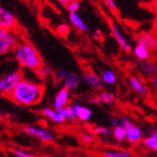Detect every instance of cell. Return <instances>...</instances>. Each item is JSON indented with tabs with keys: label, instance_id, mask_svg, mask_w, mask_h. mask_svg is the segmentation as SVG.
<instances>
[{
	"label": "cell",
	"instance_id": "1",
	"mask_svg": "<svg viewBox=\"0 0 157 157\" xmlns=\"http://www.w3.org/2000/svg\"><path fill=\"white\" fill-rule=\"evenodd\" d=\"M44 85L35 81L22 79L8 95L15 103L21 106L37 105L43 99Z\"/></svg>",
	"mask_w": 157,
	"mask_h": 157
},
{
	"label": "cell",
	"instance_id": "2",
	"mask_svg": "<svg viewBox=\"0 0 157 157\" xmlns=\"http://www.w3.org/2000/svg\"><path fill=\"white\" fill-rule=\"evenodd\" d=\"M13 55L17 64L26 70L36 71L43 66V61L36 47L28 42L17 44L13 49Z\"/></svg>",
	"mask_w": 157,
	"mask_h": 157
},
{
	"label": "cell",
	"instance_id": "3",
	"mask_svg": "<svg viewBox=\"0 0 157 157\" xmlns=\"http://www.w3.org/2000/svg\"><path fill=\"white\" fill-rule=\"evenodd\" d=\"M22 79L23 75L21 71H13L0 77V87H1L2 94L8 97Z\"/></svg>",
	"mask_w": 157,
	"mask_h": 157
},
{
	"label": "cell",
	"instance_id": "4",
	"mask_svg": "<svg viewBox=\"0 0 157 157\" xmlns=\"http://www.w3.org/2000/svg\"><path fill=\"white\" fill-rule=\"evenodd\" d=\"M17 44V38L15 32L0 28V56L13 50Z\"/></svg>",
	"mask_w": 157,
	"mask_h": 157
},
{
	"label": "cell",
	"instance_id": "5",
	"mask_svg": "<svg viewBox=\"0 0 157 157\" xmlns=\"http://www.w3.org/2000/svg\"><path fill=\"white\" fill-rule=\"evenodd\" d=\"M23 131L32 137H35L45 143H51L57 138L56 133H54L49 129L40 127L38 125H26L23 128Z\"/></svg>",
	"mask_w": 157,
	"mask_h": 157
},
{
	"label": "cell",
	"instance_id": "6",
	"mask_svg": "<svg viewBox=\"0 0 157 157\" xmlns=\"http://www.w3.org/2000/svg\"><path fill=\"white\" fill-rule=\"evenodd\" d=\"M110 29H111L112 36L114 37L116 42L119 44V45L121 47V48L126 52L130 51L132 49L131 43L129 42V40L125 37L124 32H122L121 29L120 28V26H118L115 22H111L110 23Z\"/></svg>",
	"mask_w": 157,
	"mask_h": 157
},
{
	"label": "cell",
	"instance_id": "7",
	"mask_svg": "<svg viewBox=\"0 0 157 157\" xmlns=\"http://www.w3.org/2000/svg\"><path fill=\"white\" fill-rule=\"evenodd\" d=\"M17 25V18L13 15V13L0 6V28L13 31Z\"/></svg>",
	"mask_w": 157,
	"mask_h": 157
},
{
	"label": "cell",
	"instance_id": "8",
	"mask_svg": "<svg viewBox=\"0 0 157 157\" xmlns=\"http://www.w3.org/2000/svg\"><path fill=\"white\" fill-rule=\"evenodd\" d=\"M82 81L94 90H102L104 88V83L100 75L93 71L84 72L83 75H82Z\"/></svg>",
	"mask_w": 157,
	"mask_h": 157
},
{
	"label": "cell",
	"instance_id": "9",
	"mask_svg": "<svg viewBox=\"0 0 157 157\" xmlns=\"http://www.w3.org/2000/svg\"><path fill=\"white\" fill-rule=\"evenodd\" d=\"M116 97L114 94L110 92H100L98 94L94 95V97L89 98V102L92 104H105V105H112L115 103Z\"/></svg>",
	"mask_w": 157,
	"mask_h": 157
},
{
	"label": "cell",
	"instance_id": "10",
	"mask_svg": "<svg viewBox=\"0 0 157 157\" xmlns=\"http://www.w3.org/2000/svg\"><path fill=\"white\" fill-rule=\"evenodd\" d=\"M70 98H71V92L67 89L66 88L60 89L53 99L52 102L53 108L54 109L65 108L66 106H67V103L70 101Z\"/></svg>",
	"mask_w": 157,
	"mask_h": 157
},
{
	"label": "cell",
	"instance_id": "11",
	"mask_svg": "<svg viewBox=\"0 0 157 157\" xmlns=\"http://www.w3.org/2000/svg\"><path fill=\"white\" fill-rule=\"evenodd\" d=\"M73 111L75 112L76 119L82 122H85L90 121L93 117V111L91 110V108H89L87 106L82 105L79 102H75L71 105Z\"/></svg>",
	"mask_w": 157,
	"mask_h": 157
},
{
	"label": "cell",
	"instance_id": "12",
	"mask_svg": "<svg viewBox=\"0 0 157 157\" xmlns=\"http://www.w3.org/2000/svg\"><path fill=\"white\" fill-rule=\"evenodd\" d=\"M143 137H144V132L137 124H133L126 130V141L129 144H137L143 139Z\"/></svg>",
	"mask_w": 157,
	"mask_h": 157
},
{
	"label": "cell",
	"instance_id": "13",
	"mask_svg": "<svg viewBox=\"0 0 157 157\" xmlns=\"http://www.w3.org/2000/svg\"><path fill=\"white\" fill-rule=\"evenodd\" d=\"M80 82H81V77L78 73L74 72V71H69L67 74L66 78L63 81L64 88L67 89L70 92L74 91L78 88Z\"/></svg>",
	"mask_w": 157,
	"mask_h": 157
},
{
	"label": "cell",
	"instance_id": "14",
	"mask_svg": "<svg viewBox=\"0 0 157 157\" xmlns=\"http://www.w3.org/2000/svg\"><path fill=\"white\" fill-rule=\"evenodd\" d=\"M40 113H42V115L44 116L45 118H47L53 122H55V124H64L66 121L65 118L59 113L57 109L50 108V107H44L40 110Z\"/></svg>",
	"mask_w": 157,
	"mask_h": 157
},
{
	"label": "cell",
	"instance_id": "15",
	"mask_svg": "<svg viewBox=\"0 0 157 157\" xmlns=\"http://www.w3.org/2000/svg\"><path fill=\"white\" fill-rule=\"evenodd\" d=\"M129 85L132 88V90L140 95H143V97H145V95H147L148 94V89L147 87L141 81V79L138 77V76H131L129 78Z\"/></svg>",
	"mask_w": 157,
	"mask_h": 157
},
{
	"label": "cell",
	"instance_id": "16",
	"mask_svg": "<svg viewBox=\"0 0 157 157\" xmlns=\"http://www.w3.org/2000/svg\"><path fill=\"white\" fill-rule=\"evenodd\" d=\"M138 69L140 71L145 74L146 76L153 77L157 74V66L149 61H139L138 62Z\"/></svg>",
	"mask_w": 157,
	"mask_h": 157
},
{
	"label": "cell",
	"instance_id": "17",
	"mask_svg": "<svg viewBox=\"0 0 157 157\" xmlns=\"http://www.w3.org/2000/svg\"><path fill=\"white\" fill-rule=\"evenodd\" d=\"M100 77H101L102 81H103L104 85L112 86V85H115L118 82L117 73H116L115 71L110 70V69H106L104 71H102Z\"/></svg>",
	"mask_w": 157,
	"mask_h": 157
},
{
	"label": "cell",
	"instance_id": "18",
	"mask_svg": "<svg viewBox=\"0 0 157 157\" xmlns=\"http://www.w3.org/2000/svg\"><path fill=\"white\" fill-rule=\"evenodd\" d=\"M70 22L77 28L81 32H87L88 31V25L85 23V21L81 18V17L78 15V13H70L69 16Z\"/></svg>",
	"mask_w": 157,
	"mask_h": 157
},
{
	"label": "cell",
	"instance_id": "19",
	"mask_svg": "<svg viewBox=\"0 0 157 157\" xmlns=\"http://www.w3.org/2000/svg\"><path fill=\"white\" fill-rule=\"evenodd\" d=\"M101 157H133V154L129 151H120V149L107 148L102 151Z\"/></svg>",
	"mask_w": 157,
	"mask_h": 157
},
{
	"label": "cell",
	"instance_id": "20",
	"mask_svg": "<svg viewBox=\"0 0 157 157\" xmlns=\"http://www.w3.org/2000/svg\"><path fill=\"white\" fill-rule=\"evenodd\" d=\"M133 54L135 55V57L139 59V61H146L149 58V49L147 47L142 46V45H137L133 48Z\"/></svg>",
	"mask_w": 157,
	"mask_h": 157
},
{
	"label": "cell",
	"instance_id": "21",
	"mask_svg": "<svg viewBox=\"0 0 157 157\" xmlns=\"http://www.w3.org/2000/svg\"><path fill=\"white\" fill-rule=\"evenodd\" d=\"M92 133L94 135H98L103 138H111L113 136V131L110 127L103 126V125H98L94 126L92 129Z\"/></svg>",
	"mask_w": 157,
	"mask_h": 157
},
{
	"label": "cell",
	"instance_id": "22",
	"mask_svg": "<svg viewBox=\"0 0 157 157\" xmlns=\"http://www.w3.org/2000/svg\"><path fill=\"white\" fill-rule=\"evenodd\" d=\"M143 144L149 151L157 152V132L145 137L143 140Z\"/></svg>",
	"mask_w": 157,
	"mask_h": 157
},
{
	"label": "cell",
	"instance_id": "23",
	"mask_svg": "<svg viewBox=\"0 0 157 157\" xmlns=\"http://www.w3.org/2000/svg\"><path fill=\"white\" fill-rule=\"evenodd\" d=\"M113 131V138L118 143H122L126 140V129L122 126L119 125L112 129Z\"/></svg>",
	"mask_w": 157,
	"mask_h": 157
},
{
	"label": "cell",
	"instance_id": "24",
	"mask_svg": "<svg viewBox=\"0 0 157 157\" xmlns=\"http://www.w3.org/2000/svg\"><path fill=\"white\" fill-rule=\"evenodd\" d=\"M141 36L143 37V39H144L145 43L147 46L148 49H153L156 47V40L154 39V37L151 35V33L148 32H144L141 34Z\"/></svg>",
	"mask_w": 157,
	"mask_h": 157
},
{
	"label": "cell",
	"instance_id": "25",
	"mask_svg": "<svg viewBox=\"0 0 157 157\" xmlns=\"http://www.w3.org/2000/svg\"><path fill=\"white\" fill-rule=\"evenodd\" d=\"M36 73H37V75L40 78V79H46V78H48L51 74L53 73L52 71L49 69L48 67H46V66H42L40 67V69H38L36 71Z\"/></svg>",
	"mask_w": 157,
	"mask_h": 157
},
{
	"label": "cell",
	"instance_id": "26",
	"mask_svg": "<svg viewBox=\"0 0 157 157\" xmlns=\"http://www.w3.org/2000/svg\"><path fill=\"white\" fill-rule=\"evenodd\" d=\"M94 137L92 132H84L80 136V141L83 145H91L94 142Z\"/></svg>",
	"mask_w": 157,
	"mask_h": 157
},
{
	"label": "cell",
	"instance_id": "27",
	"mask_svg": "<svg viewBox=\"0 0 157 157\" xmlns=\"http://www.w3.org/2000/svg\"><path fill=\"white\" fill-rule=\"evenodd\" d=\"M11 151L15 154L17 157H36L33 153L24 151V149L21 148H18V147H15V148H12Z\"/></svg>",
	"mask_w": 157,
	"mask_h": 157
},
{
	"label": "cell",
	"instance_id": "28",
	"mask_svg": "<svg viewBox=\"0 0 157 157\" xmlns=\"http://www.w3.org/2000/svg\"><path fill=\"white\" fill-rule=\"evenodd\" d=\"M65 114H66V121H73L76 120V115L75 112L73 111L71 105H67L65 107Z\"/></svg>",
	"mask_w": 157,
	"mask_h": 157
},
{
	"label": "cell",
	"instance_id": "29",
	"mask_svg": "<svg viewBox=\"0 0 157 157\" xmlns=\"http://www.w3.org/2000/svg\"><path fill=\"white\" fill-rule=\"evenodd\" d=\"M67 9L70 13H77L80 9V2L78 1V0H71V1L70 2V4L67 5Z\"/></svg>",
	"mask_w": 157,
	"mask_h": 157
},
{
	"label": "cell",
	"instance_id": "30",
	"mask_svg": "<svg viewBox=\"0 0 157 157\" xmlns=\"http://www.w3.org/2000/svg\"><path fill=\"white\" fill-rule=\"evenodd\" d=\"M119 120H120V125L122 126L124 128H125L126 130L129 127H131L133 125V122L131 121L130 119L127 117V116H121V118H119Z\"/></svg>",
	"mask_w": 157,
	"mask_h": 157
},
{
	"label": "cell",
	"instance_id": "31",
	"mask_svg": "<svg viewBox=\"0 0 157 157\" xmlns=\"http://www.w3.org/2000/svg\"><path fill=\"white\" fill-rule=\"evenodd\" d=\"M67 72H69V71H67L65 69H58V70L55 71V72H54V75H55L56 79L61 80V81H64V79L67 76Z\"/></svg>",
	"mask_w": 157,
	"mask_h": 157
},
{
	"label": "cell",
	"instance_id": "32",
	"mask_svg": "<svg viewBox=\"0 0 157 157\" xmlns=\"http://www.w3.org/2000/svg\"><path fill=\"white\" fill-rule=\"evenodd\" d=\"M57 32L61 36H66V35H67V33L70 32V28L67 24L63 23L57 27Z\"/></svg>",
	"mask_w": 157,
	"mask_h": 157
},
{
	"label": "cell",
	"instance_id": "33",
	"mask_svg": "<svg viewBox=\"0 0 157 157\" xmlns=\"http://www.w3.org/2000/svg\"><path fill=\"white\" fill-rule=\"evenodd\" d=\"M103 3L110 10H113V11L117 10V4H116L114 0H103Z\"/></svg>",
	"mask_w": 157,
	"mask_h": 157
},
{
	"label": "cell",
	"instance_id": "34",
	"mask_svg": "<svg viewBox=\"0 0 157 157\" xmlns=\"http://www.w3.org/2000/svg\"><path fill=\"white\" fill-rule=\"evenodd\" d=\"M91 35H92V38L93 39L98 40H101L102 37H103V35H102V32L99 29H94V30H93L92 33H91Z\"/></svg>",
	"mask_w": 157,
	"mask_h": 157
},
{
	"label": "cell",
	"instance_id": "35",
	"mask_svg": "<svg viewBox=\"0 0 157 157\" xmlns=\"http://www.w3.org/2000/svg\"><path fill=\"white\" fill-rule=\"evenodd\" d=\"M109 124H110V126L112 128H115V127L119 126L120 125V120H119V118H116V117L111 118L110 121H109Z\"/></svg>",
	"mask_w": 157,
	"mask_h": 157
},
{
	"label": "cell",
	"instance_id": "36",
	"mask_svg": "<svg viewBox=\"0 0 157 157\" xmlns=\"http://www.w3.org/2000/svg\"><path fill=\"white\" fill-rule=\"evenodd\" d=\"M156 132H157V126H151V127H149L147 130V136L152 135V134H154Z\"/></svg>",
	"mask_w": 157,
	"mask_h": 157
},
{
	"label": "cell",
	"instance_id": "37",
	"mask_svg": "<svg viewBox=\"0 0 157 157\" xmlns=\"http://www.w3.org/2000/svg\"><path fill=\"white\" fill-rule=\"evenodd\" d=\"M58 3L61 5V6H63V7H67V5L70 4V2L71 1V0H57Z\"/></svg>",
	"mask_w": 157,
	"mask_h": 157
},
{
	"label": "cell",
	"instance_id": "38",
	"mask_svg": "<svg viewBox=\"0 0 157 157\" xmlns=\"http://www.w3.org/2000/svg\"><path fill=\"white\" fill-rule=\"evenodd\" d=\"M151 82H152V85L157 89V74L151 78Z\"/></svg>",
	"mask_w": 157,
	"mask_h": 157
},
{
	"label": "cell",
	"instance_id": "39",
	"mask_svg": "<svg viewBox=\"0 0 157 157\" xmlns=\"http://www.w3.org/2000/svg\"><path fill=\"white\" fill-rule=\"evenodd\" d=\"M154 5H155L156 9H157V0H154Z\"/></svg>",
	"mask_w": 157,
	"mask_h": 157
},
{
	"label": "cell",
	"instance_id": "40",
	"mask_svg": "<svg viewBox=\"0 0 157 157\" xmlns=\"http://www.w3.org/2000/svg\"><path fill=\"white\" fill-rule=\"evenodd\" d=\"M0 94H2V91H1V87H0Z\"/></svg>",
	"mask_w": 157,
	"mask_h": 157
},
{
	"label": "cell",
	"instance_id": "41",
	"mask_svg": "<svg viewBox=\"0 0 157 157\" xmlns=\"http://www.w3.org/2000/svg\"><path fill=\"white\" fill-rule=\"evenodd\" d=\"M156 124H157V119H156Z\"/></svg>",
	"mask_w": 157,
	"mask_h": 157
},
{
	"label": "cell",
	"instance_id": "42",
	"mask_svg": "<svg viewBox=\"0 0 157 157\" xmlns=\"http://www.w3.org/2000/svg\"><path fill=\"white\" fill-rule=\"evenodd\" d=\"M0 157H1V156H0Z\"/></svg>",
	"mask_w": 157,
	"mask_h": 157
}]
</instances>
